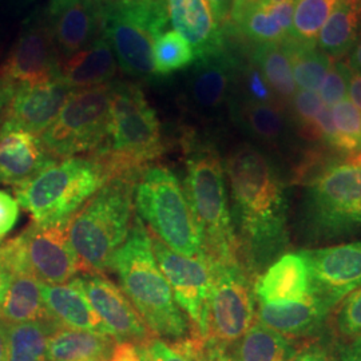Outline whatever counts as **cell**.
<instances>
[{
	"label": "cell",
	"instance_id": "1",
	"mask_svg": "<svg viewBox=\"0 0 361 361\" xmlns=\"http://www.w3.org/2000/svg\"><path fill=\"white\" fill-rule=\"evenodd\" d=\"M224 168L240 261L256 280L289 245L288 173L271 155L250 142L233 146Z\"/></svg>",
	"mask_w": 361,
	"mask_h": 361
},
{
	"label": "cell",
	"instance_id": "2",
	"mask_svg": "<svg viewBox=\"0 0 361 361\" xmlns=\"http://www.w3.org/2000/svg\"><path fill=\"white\" fill-rule=\"evenodd\" d=\"M111 271H116L121 289L152 335L164 340L192 335L190 322L155 261L150 234L138 216L134 217L125 244L113 258Z\"/></svg>",
	"mask_w": 361,
	"mask_h": 361
},
{
	"label": "cell",
	"instance_id": "3",
	"mask_svg": "<svg viewBox=\"0 0 361 361\" xmlns=\"http://www.w3.org/2000/svg\"><path fill=\"white\" fill-rule=\"evenodd\" d=\"M183 190L212 262H241L233 226L224 161L216 145L197 135L185 138Z\"/></svg>",
	"mask_w": 361,
	"mask_h": 361
},
{
	"label": "cell",
	"instance_id": "4",
	"mask_svg": "<svg viewBox=\"0 0 361 361\" xmlns=\"http://www.w3.org/2000/svg\"><path fill=\"white\" fill-rule=\"evenodd\" d=\"M164 153L161 123L142 89L133 83H113L107 135L94 153L107 178H138Z\"/></svg>",
	"mask_w": 361,
	"mask_h": 361
},
{
	"label": "cell",
	"instance_id": "5",
	"mask_svg": "<svg viewBox=\"0 0 361 361\" xmlns=\"http://www.w3.org/2000/svg\"><path fill=\"white\" fill-rule=\"evenodd\" d=\"M300 228L310 243L344 238L361 228V159L335 157L302 183Z\"/></svg>",
	"mask_w": 361,
	"mask_h": 361
},
{
	"label": "cell",
	"instance_id": "6",
	"mask_svg": "<svg viewBox=\"0 0 361 361\" xmlns=\"http://www.w3.org/2000/svg\"><path fill=\"white\" fill-rule=\"evenodd\" d=\"M135 182L131 177L107 180L71 219L70 240L83 273L111 271L134 221Z\"/></svg>",
	"mask_w": 361,
	"mask_h": 361
},
{
	"label": "cell",
	"instance_id": "7",
	"mask_svg": "<svg viewBox=\"0 0 361 361\" xmlns=\"http://www.w3.org/2000/svg\"><path fill=\"white\" fill-rule=\"evenodd\" d=\"M107 180L95 158L71 157L54 161L13 190L32 222L54 224L73 219Z\"/></svg>",
	"mask_w": 361,
	"mask_h": 361
},
{
	"label": "cell",
	"instance_id": "8",
	"mask_svg": "<svg viewBox=\"0 0 361 361\" xmlns=\"http://www.w3.org/2000/svg\"><path fill=\"white\" fill-rule=\"evenodd\" d=\"M134 205L152 235L180 255L207 259L183 185L170 169L150 165L143 170L135 182Z\"/></svg>",
	"mask_w": 361,
	"mask_h": 361
},
{
	"label": "cell",
	"instance_id": "9",
	"mask_svg": "<svg viewBox=\"0 0 361 361\" xmlns=\"http://www.w3.org/2000/svg\"><path fill=\"white\" fill-rule=\"evenodd\" d=\"M71 219L54 224L32 222L19 235L0 244V259L7 271L30 274L42 284H65L82 271L70 240Z\"/></svg>",
	"mask_w": 361,
	"mask_h": 361
},
{
	"label": "cell",
	"instance_id": "10",
	"mask_svg": "<svg viewBox=\"0 0 361 361\" xmlns=\"http://www.w3.org/2000/svg\"><path fill=\"white\" fill-rule=\"evenodd\" d=\"M113 82L77 90L39 138L47 154L66 159L94 154L107 135Z\"/></svg>",
	"mask_w": 361,
	"mask_h": 361
},
{
	"label": "cell",
	"instance_id": "11",
	"mask_svg": "<svg viewBox=\"0 0 361 361\" xmlns=\"http://www.w3.org/2000/svg\"><path fill=\"white\" fill-rule=\"evenodd\" d=\"M204 340L231 347L257 322L255 279L241 262H212Z\"/></svg>",
	"mask_w": 361,
	"mask_h": 361
},
{
	"label": "cell",
	"instance_id": "12",
	"mask_svg": "<svg viewBox=\"0 0 361 361\" xmlns=\"http://www.w3.org/2000/svg\"><path fill=\"white\" fill-rule=\"evenodd\" d=\"M229 113L253 145L271 155L290 177L313 147L300 137L284 104L253 102L233 95Z\"/></svg>",
	"mask_w": 361,
	"mask_h": 361
},
{
	"label": "cell",
	"instance_id": "13",
	"mask_svg": "<svg viewBox=\"0 0 361 361\" xmlns=\"http://www.w3.org/2000/svg\"><path fill=\"white\" fill-rule=\"evenodd\" d=\"M150 238L155 261L168 280L178 307L190 322L192 335L204 338L205 310L213 280L209 259L183 256L154 235L150 234Z\"/></svg>",
	"mask_w": 361,
	"mask_h": 361
},
{
	"label": "cell",
	"instance_id": "14",
	"mask_svg": "<svg viewBox=\"0 0 361 361\" xmlns=\"http://www.w3.org/2000/svg\"><path fill=\"white\" fill-rule=\"evenodd\" d=\"M158 28L146 18L110 0L104 7V35L121 68L133 77L154 79L153 44Z\"/></svg>",
	"mask_w": 361,
	"mask_h": 361
},
{
	"label": "cell",
	"instance_id": "15",
	"mask_svg": "<svg viewBox=\"0 0 361 361\" xmlns=\"http://www.w3.org/2000/svg\"><path fill=\"white\" fill-rule=\"evenodd\" d=\"M61 59L51 23L39 16L28 19L7 61L0 67V77L15 87L52 80L59 78Z\"/></svg>",
	"mask_w": 361,
	"mask_h": 361
},
{
	"label": "cell",
	"instance_id": "16",
	"mask_svg": "<svg viewBox=\"0 0 361 361\" xmlns=\"http://www.w3.org/2000/svg\"><path fill=\"white\" fill-rule=\"evenodd\" d=\"M197 61L186 83L188 106L210 121L231 107L241 62L226 49Z\"/></svg>",
	"mask_w": 361,
	"mask_h": 361
},
{
	"label": "cell",
	"instance_id": "17",
	"mask_svg": "<svg viewBox=\"0 0 361 361\" xmlns=\"http://www.w3.org/2000/svg\"><path fill=\"white\" fill-rule=\"evenodd\" d=\"M301 253L308 262L312 293L334 308L361 286V241Z\"/></svg>",
	"mask_w": 361,
	"mask_h": 361
},
{
	"label": "cell",
	"instance_id": "18",
	"mask_svg": "<svg viewBox=\"0 0 361 361\" xmlns=\"http://www.w3.org/2000/svg\"><path fill=\"white\" fill-rule=\"evenodd\" d=\"M75 281L116 341L141 344L153 336L123 290L104 274L83 273Z\"/></svg>",
	"mask_w": 361,
	"mask_h": 361
},
{
	"label": "cell",
	"instance_id": "19",
	"mask_svg": "<svg viewBox=\"0 0 361 361\" xmlns=\"http://www.w3.org/2000/svg\"><path fill=\"white\" fill-rule=\"evenodd\" d=\"M75 91L61 78L16 86L1 122L13 123L40 137Z\"/></svg>",
	"mask_w": 361,
	"mask_h": 361
},
{
	"label": "cell",
	"instance_id": "20",
	"mask_svg": "<svg viewBox=\"0 0 361 361\" xmlns=\"http://www.w3.org/2000/svg\"><path fill=\"white\" fill-rule=\"evenodd\" d=\"M334 310L329 302L314 293L285 305L257 301V322L290 340L304 341L322 335Z\"/></svg>",
	"mask_w": 361,
	"mask_h": 361
},
{
	"label": "cell",
	"instance_id": "21",
	"mask_svg": "<svg viewBox=\"0 0 361 361\" xmlns=\"http://www.w3.org/2000/svg\"><path fill=\"white\" fill-rule=\"evenodd\" d=\"M56 161L38 135L8 122L0 125V183L16 186Z\"/></svg>",
	"mask_w": 361,
	"mask_h": 361
},
{
	"label": "cell",
	"instance_id": "22",
	"mask_svg": "<svg viewBox=\"0 0 361 361\" xmlns=\"http://www.w3.org/2000/svg\"><path fill=\"white\" fill-rule=\"evenodd\" d=\"M310 293V268L301 252L284 253L255 280V295L264 304L285 305Z\"/></svg>",
	"mask_w": 361,
	"mask_h": 361
},
{
	"label": "cell",
	"instance_id": "23",
	"mask_svg": "<svg viewBox=\"0 0 361 361\" xmlns=\"http://www.w3.org/2000/svg\"><path fill=\"white\" fill-rule=\"evenodd\" d=\"M104 7L71 0L50 10L52 34L61 58L80 51L104 37Z\"/></svg>",
	"mask_w": 361,
	"mask_h": 361
},
{
	"label": "cell",
	"instance_id": "24",
	"mask_svg": "<svg viewBox=\"0 0 361 361\" xmlns=\"http://www.w3.org/2000/svg\"><path fill=\"white\" fill-rule=\"evenodd\" d=\"M168 16L177 31L201 59L225 49L224 32L207 0H168Z\"/></svg>",
	"mask_w": 361,
	"mask_h": 361
},
{
	"label": "cell",
	"instance_id": "25",
	"mask_svg": "<svg viewBox=\"0 0 361 361\" xmlns=\"http://www.w3.org/2000/svg\"><path fill=\"white\" fill-rule=\"evenodd\" d=\"M40 290L52 320L58 325L113 337L110 329L91 307L90 301L75 279L65 284L40 283Z\"/></svg>",
	"mask_w": 361,
	"mask_h": 361
},
{
	"label": "cell",
	"instance_id": "26",
	"mask_svg": "<svg viewBox=\"0 0 361 361\" xmlns=\"http://www.w3.org/2000/svg\"><path fill=\"white\" fill-rule=\"evenodd\" d=\"M116 67V54L104 35L86 49L62 58L59 78L73 90H83L110 83Z\"/></svg>",
	"mask_w": 361,
	"mask_h": 361
},
{
	"label": "cell",
	"instance_id": "27",
	"mask_svg": "<svg viewBox=\"0 0 361 361\" xmlns=\"http://www.w3.org/2000/svg\"><path fill=\"white\" fill-rule=\"evenodd\" d=\"M116 343L111 336L56 326L49 336L47 355L49 361H104Z\"/></svg>",
	"mask_w": 361,
	"mask_h": 361
},
{
	"label": "cell",
	"instance_id": "28",
	"mask_svg": "<svg viewBox=\"0 0 361 361\" xmlns=\"http://www.w3.org/2000/svg\"><path fill=\"white\" fill-rule=\"evenodd\" d=\"M0 317L8 324L58 325L52 320L50 312L43 301L40 283L30 274H15L11 277L0 307Z\"/></svg>",
	"mask_w": 361,
	"mask_h": 361
},
{
	"label": "cell",
	"instance_id": "29",
	"mask_svg": "<svg viewBox=\"0 0 361 361\" xmlns=\"http://www.w3.org/2000/svg\"><path fill=\"white\" fill-rule=\"evenodd\" d=\"M361 39V0H344L320 30L317 47L331 58L347 55Z\"/></svg>",
	"mask_w": 361,
	"mask_h": 361
},
{
	"label": "cell",
	"instance_id": "30",
	"mask_svg": "<svg viewBox=\"0 0 361 361\" xmlns=\"http://www.w3.org/2000/svg\"><path fill=\"white\" fill-rule=\"evenodd\" d=\"M296 1H285L274 6H258L234 26L256 44L281 43L290 35Z\"/></svg>",
	"mask_w": 361,
	"mask_h": 361
},
{
	"label": "cell",
	"instance_id": "31",
	"mask_svg": "<svg viewBox=\"0 0 361 361\" xmlns=\"http://www.w3.org/2000/svg\"><path fill=\"white\" fill-rule=\"evenodd\" d=\"M301 343L256 322L229 348L235 361H288Z\"/></svg>",
	"mask_w": 361,
	"mask_h": 361
},
{
	"label": "cell",
	"instance_id": "32",
	"mask_svg": "<svg viewBox=\"0 0 361 361\" xmlns=\"http://www.w3.org/2000/svg\"><path fill=\"white\" fill-rule=\"evenodd\" d=\"M250 62L261 71L276 98L289 107L296 94L290 61L281 43H261L252 50Z\"/></svg>",
	"mask_w": 361,
	"mask_h": 361
},
{
	"label": "cell",
	"instance_id": "33",
	"mask_svg": "<svg viewBox=\"0 0 361 361\" xmlns=\"http://www.w3.org/2000/svg\"><path fill=\"white\" fill-rule=\"evenodd\" d=\"M281 46L290 61L297 90H319L332 65L331 56L324 54L316 43H305L290 37L284 39Z\"/></svg>",
	"mask_w": 361,
	"mask_h": 361
},
{
	"label": "cell",
	"instance_id": "34",
	"mask_svg": "<svg viewBox=\"0 0 361 361\" xmlns=\"http://www.w3.org/2000/svg\"><path fill=\"white\" fill-rule=\"evenodd\" d=\"M59 325L44 323L10 324L8 361H49L47 343Z\"/></svg>",
	"mask_w": 361,
	"mask_h": 361
},
{
	"label": "cell",
	"instance_id": "35",
	"mask_svg": "<svg viewBox=\"0 0 361 361\" xmlns=\"http://www.w3.org/2000/svg\"><path fill=\"white\" fill-rule=\"evenodd\" d=\"M195 61L192 46L174 30L158 34L153 44L155 77H166L192 65Z\"/></svg>",
	"mask_w": 361,
	"mask_h": 361
},
{
	"label": "cell",
	"instance_id": "36",
	"mask_svg": "<svg viewBox=\"0 0 361 361\" xmlns=\"http://www.w3.org/2000/svg\"><path fill=\"white\" fill-rule=\"evenodd\" d=\"M343 1L344 0H296L289 37L305 43H316L325 22Z\"/></svg>",
	"mask_w": 361,
	"mask_h": 361
},
{
	"label": "cell",
	"instance_id": "37",
	"mask_svg": "<svg viewBox=\"0 0 361 361\" xmlns=\"http://www.w3.org/2000/svg\"><path fill=\"white\" fill-rule=\"evenodd\" d=\"M205 340L190 335L180 340L149 337L135 344L143 361H201Z\"/></svg>",
	"mask_w": 361,
	"mask_h": 361
},
{
	"label": "cell",
	"instance_id": "38",
	"mask_svg": "<svg viewBox=\"0 0 361 361\" xmlns=\"http://www.w3.org/2000/svg\"><path fill=\"white\" fill-rule=\"evenodd\" d=\"M336 130L338 133V155L361 152V113L349 99L331 107Z\"/></svg>",
	"mask_w": 361,
	"mask_h": 361
},
{
	"label": "cell",
	"instance_id": "39",
	"mask_svg": "<svg viewBox=\"0 0 361 361\" xmlns=\"http://www.w3.org/2000/svg\"><path fill=\"white\" fill-rule=\"evenodd\" d=\"M332 325L338 341L343 344L361 338V286L338 302Z\"/></svg>",
	"mask_w": 361,
	"mask_h": 361
},
{
	"label": "cell",
	"instance_id": "40",
	"mask_svg": "<svg viewBox=\"0 0 361 361\" xmlns=\"http://www.w3.org/2000/svg\"><path fill=\"white\" fill-rule=\"evenodd\" d=\"M352 75L353 71L347 63L341 61L332 62L319 89V95L326 107L331 109L338 102L347 99Z\"/></svg>",
	"mask_w": 361,
	"mask_h": 361
},
{
	"label": "cell",
	"instance_id": "41",
	"mask_svg": "<svg viewBox=\"0 0 361 361\" xmlns=\"http://www.w3.org/2000/svg\"><path fill=\"white\" fill-rule=\"evenodd\" d=\"M20 217V207L13 195L0 189V240L13 232Z\"/></svg>",
	"mask_w": 361,
	"mask_h": 361
},
{
	"label": "cell",
	"instance_id": "42",
	"mask_svg": "<svg viewBox=\"0 0 361 361\" xmlns=\"http://www.w3.org/2000/svg\"><path fill=\"white\" fill-rule=\"evenodd\" d=\"M288 361H334V353L324 341L314 338L301 343Z\"/></svg>",
	"mask_w": 361,
	"mask_h": 361
},
{
	"label": "cell",
	"instance_id": "43",
	"mask_svg": "<svg viewBox=\"0 0 361 361\" xmlns=\"http://www.w3.org/2000/svg\"><path fill=\"white\" fill-rule=\"evenodd\" d=\"M201 361H235L231 348L213 340H205Z\"/></svg>",
	"mask_w": 361,
	"mask_h": 361
},
{
	"label": "cell",
	"instance_id": "44",
	"mask_svg": "<svg viewBox=\"0 0 361 361\" xmlns=\"http://www.w3.org/2000/svg\"><path fill=\"white\" fill-rule=\"evenodd\" d=\"M104 361H143L137 345L129 341H118L111 355Z\"/></svg>",
	"mask_w": 361,
	"mask_h": 361
},
{
	"label": "cell",
	"instance_id": "45",
	"mask_svg": "<svg viewBox=\"0 0 361 361\" xmlns=\"http://www.w3.org/2000/svg\"><path fill=\"white\" fill-rule=\"evenodd\" d=\"M334 361H361V338L343 344L334 355Z\"/></svg>",
	"mask_w": 361,
	"mask_h": 361
},
{
	"label": "cell",
	"instance_id": "46",
	"mask_svg": "<svg viewBox=\"0 0 361 361\" xmlns=\"http://www.w3.org/2000/svg\"><path fill=\"white\" fill-rule=\"evenodd\" d=\"M262 0H232V7L229 18L233 25H237L246 13L256 8Z\"/></svg>",
	"mask_w": 361,
	"mask_h": 361
},
{
	"label": "cell",
	"instance_id": "47",
	"mask_svg": "<svg viewBox=\"0 0 361 361\" xmlns=\"http://www.w3.org/2000/svg\"><path fill=\"white\" fill-rule=\"evenodd\" d=\"M212 8L213 16L219 26H222L228 19L232 7V0H207Z\"/></svg>",
	"mask_w": 361,
	"mask_h": 361
},
{
	"label": "cell",
	"instance_id": "48",
	"mask_svg": "<svg viewBox=\"0 0 361 361\" xmlns=\"http://www.w3.org/2000/svg\"><path fill=\"white\" fill-rule=\"evenodd\" d=\"M15 89L16 87L13 86V83H10L4 78L0 77V119H3V116H4L6 109L13 98Z\"/></svg>",
	"mask_w": 361,
	"mask_h": 361
},
{
	"label": "cell",
	"instance_id": "49",
	"mask_svg": "<svg viewBox=\"0 0 361 361\" xmlns=\"http://www.w3.org/2000/svg\"><path fill=\"white\" fill-rule=\"evenodd\" d=\"M349 101L357 107V110L361 113V75L355 74L352 75L350 83L348 87Z\"/></svg>",
	"mask_w": 361,
	"mask_h": 361
},
{
	"label": "cell",
	"instance_id": "50",
	"mask_svg": "<svg viewBox=\"0 0 361 361\" xmlns=\"http://www.w3.org/2000/svg\"><path fill=\"white\" fill-rule=\"evenodd\" d=\"M8 326L0 317V361H8Z\"/></svg>",
	"mask_w": 361,
	"mask_h": 361
},
{
	"label": "cell",
	"instance_id": "51",
	"mask_svg": "<svg viewBox=\"0 0 361 361\" xmlns=\"http://www.w3.org/2000/svg\"><path fill=\"white\" fill-rule=\"evenodd\" d=\"M347 65L355 74L361 75V39L357 44L350 50L347 58Z\"/></svg>",
	"mask_w": 361,
	"mask_h": 361
},
{
	"label": "cell",
	"instance_id": "52",
	"mask_svg": "<svg viewBox=\"0 0 361 361\" xmlns=\"http://www.w3.org/2000/svg\"><path fill=\"white\" fill-rule=\"evenodd\" d=\"M11 277H13L11 273L7 271V268L4 267V264H3L1 259H0V307H1L3 298L6 296V292H7V289H8Z\"/></svg>",
	"mask_w": 361,
	"mask_h": 361
},
{
	"label": "cell",
	"instance_id": "53",
	"mask_svg": "<svg viewBox=\"0 0 361 361\" xmlns=\"http://www.w3.org/2000/svg\"><path fill=\"white\" fill-rule=\"evenodd\" d=\"M67 1H71V0H51V4H50V10H54L62 4H65ZM80 1H85L87 4H92V6H99V7H104L106 3H109L110 0H80Z\"/></svg>",
	"mask_w": 361,
	"mask_h": 361
},
{
	"label": "cell",
	"instance_id": "54",
	"mask_svg": "<svg viewBox=\"0 0 361 361\" xmlns=\"http://www.w3.org/2000/svg\"><path fill=\"white\" fill-rule=\"evenodd\" d=\"M285 1H296V0H262L258 6L268 7V6H274V4H280V3H285Z\"/></svg>",
	"mask_w": 361,
	"mask_h": 361
}]
</instances>
